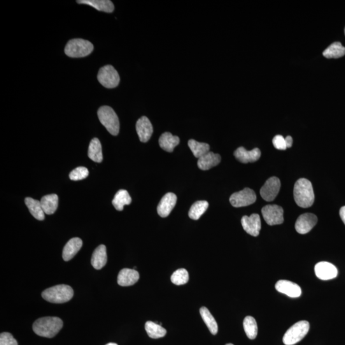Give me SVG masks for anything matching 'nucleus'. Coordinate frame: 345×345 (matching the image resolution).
Instances as JSON below:
<instances>
[{
  "label": "nucleus",
  "instance_id": "nucleus-3",
  "mask_svg": "<svg viewBox=\"0 0 345 345\" xmlns=\"http://www.w3.org/2000/svg\"><path fill=\"white\" fill-rule=\"evenodd\" d=\"M74 295V291L71 286L66 284H60L46 289L42 293V297L46 301L55 304H62L69 301Z\"/></svg>",
  "mask_w": 345,
  "mask_h": 345
},
{
  "label": "nucleus",
  "instance_id": "nucleus-16",
  "mask_svg": "<svg viewBox=\"0 0 345 345\" xmlns=\"http://www.w3.org/2000/svg\"><path fill=\"white\" fill-rule=\"evenodd\" d=\"M277 291L291 298L299 297L302 294L301 288L297 284L288 280H279L275 286Z\"/></svg>",
  "mask_w": 345,
  "mask_h": 345
},
{
  "label": "nucleus",
  "instance_id": "nucleus-10",
  "mask_svg": "<svg viewBox=\"0 0 345 345\" xmlns=\"http://www.w3.org/2000/svg\"><path fill=\"white\" fill-rule=\"evenodd\" d=\"M280 188V180L276 177H270L261 188V197L265 201H273L278 195Z\"/></svg>",
  "mask_w": 345,
  "mask_h": 345
},
{
  "label": "nucleus",
  "instance_id": "nucleus-18",
  "mask_svg": "<svg viewBox=\"0 0 345 345\" xmlns=\"http://www.w3.org/2000/svg\"><path fill=\"white\" fill-rule=\"evenodd\" d=\"M139 279V274L136 270L123 269L119 272L117 282L120 286H129L136 283Z\"/></svg>",
  "mask_w": 345,
  "mask_h": 345
},
{
  "label": "nucleus",
  "instance_id": "nucleus-12",
  "mask_svg": "<svg viewBox=\"0 0 345 345\" xmlns=\"http://www.w3.org/2000/svg\"><path fill=\"white\" fill-rule=\"evenodd\" d=\"M241 223L244 230L248 234L257 237L261 230L260 217L257 214H251L250 216H245L242 218Z\"/></svg>",
  "mask_w": 345,
  "mask_h": 345
},
{
  "label": "nucleus",
  "instance_id": "nucleus-2",
  "mask_svg": "<svg viewBox=\"0 0 345 345\" xmlns=\"http://www.w3.org/2000/svg\"><path fill=\"white\" fill-rule=\"evenodd\" d=\"M294 200L298 206L309 208L314 202V194L311 182L306 179H300L296 182L293 190Z\"/></svg>",
  "mask_w": 345,
  "mask_h": 345
},
{
  "label": "nucleus",
  "instance_id": "nucleus-13",
  "mask_svg": "<svg viewBox=\"0 0 345 345\" xmlns=\"http://www.w3.org/2000/svg\"><path fill=\"white\" fill-rule=\"evenodd\" d=\"M314 272L318 278L321 280H330L337 276V269L332 263L321 262L317 263L314 267Z\"/></svg>",
  "mask_w": 345,
  "mask_h": 345
},
{
  "label": "nucleus",
  "instance_id": "nucleus-30",
  "mask_svg": "<svg viewBox=\"0 0 345 345\" xmlns=\"http://www.w3.org/2000/svg\"><path fill=\"white\" fill-rule=\"evenodd\" d=\"M345 55V48L339 42L330 44L323 52L324 57L327 58H339Z\"/></svg>",
  "mask_w": 345,
  "mask_h": 345
},
{
  "label": "nucleus",
  "instance_id": "nucleus-27",
  "mask_svg": "<svg viewBox=\"0 0 345 345\" xmlns=\"http://www.w3.org/2000/svg\"><path fill=\"white\" fill-rule=\"evenodd\" d=\"M132 199L130 197L129 193L124 190H121L118 191L114 197L112 204L116 210L118 211H122L123 209V207L125 205H128L131 204Z\"/></svg>",
  "mask_w": 345,
  "mask_h": 345
},
{
  "label": "nucleus",
  "instance_id": "nucleus-24",
  "mask_svg": "<svg viewBox=\"0 0 345 345\" xmlns=\"http://www.w3.org/2000/svg\"><path fill=\"white\" fill-rule=\"evenodd\" d=\"M25 202L26 205L29 208L30 213L36 220L39 221L44 220V218H45L44 214L45 213H44L43 207H42L41 202H39L38 200L33 199V198L30 197L26 198Z\"/></svg>",
  "mask_w": 345,
  "mask_h": 345
},
{
  "label": "nucleus",
  "instance_id": "nucleus-20",
  "mask_svg": "<svg viewBox=\"0 0 345 345\" xmlns=\"http://www.w3.org/2000/svg\"><path fill=\"white\" fill-rule=\"evenodd\" d=\"M221 160V155L214 153L212 151H209L206 154L198 158V166L202 170H209L212 167L216 166L220 164Z\"/></svg>",
  "mask_w": 345,
  "mask_h": 345
},
{
  "label": "nucleus",
  "instance_id": "nucleus-39",
  "mask_svg": "<svg viewBox=\"0 0 345 345\" xmlns=\"http://www.w3.org/2000/svg\"><path fill=\"white\" fill-rule=\"evenodd\" d=\"M340 217H341L342 222L345 225V206L341 207L339 211Z\"/></svg>",
  "mask_w": 345,
  "mask_h": 345
},
{
  "label": "nucleus",
  "instance_id": "nucleus-11",
  "mask_svg": "<svg viewBox=\"0 0 345 345\" xmlns=\"http://www.w3.org/2000/svg\"><path fill=\"white\" fill-rule=\"evenodd\" d=\"M318 219L313 214L306 213L298 217L295 223V230L300 234H306L316 225Z\"/></svg>",
  "mask_w": 345,
  "mask_h": 345
},
{
  "label": "nucleus",
  "instance_id": "nucleus-21",
  "mask_svg": "<svg viewBox=\"0 0 345 345\" xmlns=\"http://www.w3.org/2000/svg\"><path fill=\"white\" fill-rule=\"evenodd\" d=\"M107 263L106 248L104 245H100L95 249L93 253L91 263L95 269L100 270L106 265Z\"/></svg>",
  "mask_w": 345,
  "mask_h": 345
},
{
  "label": "nucleus",
  "instance_id": "nucleus-25",
  "mask_svg": "<svg viewBox=\"0 0 345 345\" xmlns=\"http://www.w3.org/2000/svg\"><path fill=\"white\" fill-rule=\"evenodd\" d=\"M41 204L44 213L51 215L58 208V197L55 194L44 196L42 198Z\"/></svg>",
  "mask_w": 345,
  "mask_h": 345
},
{
  "label": "nucleus",
  "instance_id": "nucleus-42",
  "mask_svg": "<svg viewBox=\"0 0 345 345\" xmlns=\"http://www.w3.org/2000/svg\"><path fill=\"white\" fill-rule=\"evenodd\" d=\"M344 35H345V28H344Z\"/></svg>",
  "mask_w": 345,
  "mask_h": 345
},
{
  "label": "nucleus",
  "instance_id": "nucleus-8",
  "mask_svg": "<svg viewBox=\"0 0 345 345\" xmlns=\"http://www.w3.org/2000/svg\"><path fill=\"white\" fill-rule=\"evenodd\" d=\"M256 195L255 191L249 188L235 193L230 198V202L233 207H239L249 206L256 202Z\"/></svg>",
  "mask_w": 345,
  "mask_h": 345
},
{
  "label": "nucleus",
  "instance_id": "nucleus-35",
  "mask_svg": "<svg viewBox=\"0 0 345 345\" xmlns=\"http://www.w3.org/2000/svg\"><path fill=\"white\" fill-rule=\"evenodd\" d=\"M89 175L88 169L85 167H78L71 172L69 175L71 180L78 181L85 179Z\"/></svg>",
  "mask_w": 345,
  "mask_h": 345
},
{
  "label": "nucleus",
  "instance_id": "nucleus-26",
  "mask_svg": "<svg viewBox=\"0 0 345 345\" xmlns=\"http://www.w3.org/2000/svg\"><path fill=\"white\" fill-rule=\"evenodd\" d=\"M88 157L93 161L101 162L103 160L101 142L98 138H94L91 141L88 148Z\"/></svg>",
  "mask_w": 345,
  "mask_h": 345
},
{
  "label": "nucleus",
  "instance_id": "nucleus-31",
  "mask_svg": "<svg viewBox=\"0 0 345 345\" xmlns=\"http://www.w3.org/2000/svg\"><path fill=\"white\" fill-rule=\"evenodd\" d=\"M209 203L207 201H198L191 206L189 216L193 220H198L208 209Z\"/></svg>",
  "mask_w": 345,
  "mask_h": 345
},
{
  "label": "nucleus",
  "instance_id": "nucleus-14",
  "mask_svg": "<svg viewBox=\"0 0 345 345\" xmlns=\"http://www.w3.org/2000/svg\"><path fill=\"white\" fill-rule=\"evenodd\" d=\"M177 197L174 193H168L160 200L157 206L158 215L161 218H166L176 207Z\"/></svg>",
  "mask_w": 345,
  "mask_h": 345
},
{
  "label": "nucleus",
  "instance_id": "nucleus-41",
  "mask_svg": "<svg viewBox=\"0 0 345 345\" xmlns=\"http://www.w3.org/2000/svg\"><path fill=\"white\" fill-rule=\"evenodd\" d=\"M226 345H234V344H232V343H228V344H226Z\"/></svg>",
  "mask_w": 345,
  "mask_h": 345
},
{
  "label": "nucleus",
  "instance_id": "nucleus-19",
  "mask_svg": "<svg viewBox=\"0 0 345 345\" xmlns=\"http://www.w3.org/2000/svg\"><path fill=\"white\" fill-rule=\"evenodd\" d=\"M83 246L82 240L79 238H72L67 242L63 250L62 257L66 262L73 258Z\"/></svg>",
  "mask_w": 345,
  "mask_h": 345
},
{
  "label": "nucleus",
  "instance_id": "nucleus-22",
  "mask_svg": "<svg viewBox=\"0 0 345 345\" xmlns=\"http://www.w3.org/2000/svg\"><path fill=\"white\" fill-rule=\"evenodd\" d=\"M160 147L167 152H172L174 148L180 143V138L178 136H172L170 132L163 133L158 139Z\"/></svg>",
  "mask_w": 345,
  "mask_h": 345
},
{
  "label": "nucleus",
  "instance_id": "nucleus-40",
  "mask_svg": "<svg viewBox=\"0 0 345 345\" xmlns=\"http://www.w3.org/2000/svg\"><path fill=\"white\" fill-rule=\"evenodd\" d=\"M106 345H118L116 343H113V342H110V343L107 344Z\"/></svg>",
  "mask_w": 345,
  "mask_h": 345
},
{
  "label": "nucleus",
  "instance_id": "nucleus-38",
  "mask_svg": "<svg viewBox=\"0 0 345 345\" xmlns=\"http://www.w3.org/2000/svg\"><path fill=\"white\" fill-rule=\"evenodd\" d=\"M285 140H286V146H287V148L291 147V146H292V144H293L292 137H291L290 136H288L287 137H286Z\"/></svg>",
  "mask_w": 345,
  "mask_h": 345
},
{
  "label": "nucleus",
  "instance_id": "nucleus-9",
  "mask_svg": "<svg viewBox=\"0 0 345 345\" xmlns=\"http://www.w3.org/2000/svg\"><path fill=\"white\" fill-rule=\"evenodd\" d=\"M262 213L265 222L270 226L281 225L284 222L283 209L278 205H266L262 209Z\"/></svg>",
  "mask_w": 345,
  "mask_h": 345
},
{
  "label": "nucleus",
  "instance_id": "nucleus-5",
  "mask_svg": "<svg viewBox=\"0 0 345 345\" xmlns=\"http://www.w3.org/2000/svg\"><path fill=\"white\" fill-rule=\"evenodd\" d=\"M94 48L90 41L82 39H74L67 43L65 53L69 57L83 58L90 55Z\"/></svg>",
  "mask_w": 345,
  "mask_h": 345
},
{
  "label": "nucleus",
  "instance_id": "nucleus-6",
  "mask_svg": "<svg viewBox=\"0 0 345 345\" xmlns=\"http://www.w3.org/2000/svg\"><path fill=\"white\" fill-rule=\"evenodd\" d=\"M309 323L306 320L298 321L291 326L284 334L283 341L286 345L297 343L307 335L309 330Z\"/></svg>",
  "mask_w": 345,
  "mask_h": 345
},
{
  "label": "nucleus",
  "instance_id": "nucleus-17",
  "mask_svg": "<svg viewBox=\"0 0 345 345\" xmlns=\"http://www.w3.org/2000/svg\"><path fill=\"white\" fill-rule=\"evenodd\" d=\"M235 157L242 163L254 162L258 160L261 157L260 149L255 148L252 150H247L246 148L239 147L234 151Z\"/></svg>",
  "mask_w": 345,
  "mask_h": 345
},
{
  "label": "nucleus",
  "instance_id": "nucleus-7",
  "mask_svg": "<svg viewBox=\"0 0 345 345\" xmlns=\"http://www.w3.org/2000/svg\"><path fill=\"white\" fill-rule=\"evenodd\" d=\"M97 79L99 82L106 88L116 87L120 80L118 72L110 65H106L100 69Z\"/></svg>",
  "mask_w": 345,
  "mask_h": 345
},
{
  "label": "nucleus",
  "instance_id": "nucleus-32",
  "mask_svg": "<svg viewBox=\"0 0 345 345\" xmlns=\"http://www.w3.org/2000/svg\"><path fill=\"white\" fill-rule=\"evenodd\" d=\"M188 145L191 150L192 151L193 155L198 158L202 157L203 155L206 154L207 153L210 151L209 144L200 143V142L197 141L195 139H190L188 141Z\"/></svg>",
  "mask_w": 345,
  "mask_h": 345
},
{
  "label": "nucleus",
  "instance_id": "nucleus-33",
  "mask_svg": "<svg viewBox=\"0 0 345 345\" xmlns=\"http://www.w3.org/2000/svg\"><path fill=\"white\" fill-rule=\"evenodd\" d=\"M245 332L250 339H255L258 334V325L253 317L246 316L243 322Z\"/></svg>",
  "mask_w": 345,
  "mask_h": 345
},
{
  "label": "nucleus",
  "instance_id": "nucleus-34",
  "mask_svg": "<svg viewBox=\"0 0 345 345\" xmlns=\"http://www.w3.org/2000/svg\"><path fill=\"white\" fill-rule=\"evenodd\" d=\"M171 281L176 285H183L189 281V273L187 270L180 269L177 270L171 277Z\"/></svg>",
  "mask_w": 345,
  "mask_h": 345
},
{
  "label": "nucleus",
  "instance_id": "nucleus-1",
  "mask_svg": "<svg viewBox=\"0 0 345 345\" xmlns=\"http://www.w3.org/2000/svg\"><path fill=\"white\" fill-rule=\"evenodd\" d=\"M63 325L62 320L58 317H44L35 321L33 330L39 336L52 338L62 329Z\"/></svg>",
  "mask_w": 345,
  "mask_h": 345
},
{
  "label": "nucleus",
  "instance_id": "nucleus-4",
  "mask_svg": "<svg viewBox=\"0 0 345 345\" xmlns=\"http://www.w3.org/2000/svg\"><path fill=\"white\" fill-rule=\"evenodd\" d=\"M100 122L113 136H117L120 130V122L115 111L108 106L101 107L97 112Z\"/></svg>",
  "mask_w": 345,
  "mask_h": 345
},
{
  "label": "nucleus",
  "instance_id": "nucleus-23",
  "mask_svg": "<svg viewBox=\"0 0 345 345\" xmlns=\"http://www.w3.org/2000/svg\"><path fill=\"white\" fill-rule=\"evenodd\" d=\"M77 2L79 4L88 5L97 11L107 13H113L115 9L113 4L109 0H78Z\"/></svg>",
  "mask_w": 345,
  "mask_h": 345
},
{
  "label": "nucleus",
  "instance_id": "nucleus-29",
  "mask_svg": "<svg viewBox=\"0 0 345 345\" xmlns=\"http://www.w3.org/2000/svg\"><path fill=\"white\" fill-rule=\"evenodd\" d=\"M145 330L148 336L153 339L163 337L166 334L167 331L159 324L148 321L145 323Z\"/></svg>",
  "mask_w": 345,
  "mask_h": 345
},
{
  "label": "nucleus",
  "instance_id": "nucleus-15",
  "mask_svg": "<svg viewBox=\"0 0 345 345\" xmlns=\"http://www.w3.org/2000/svg\"><path fill=\"white\" fill-rule=\"evenodd\" d=\"M136 129L139 140L146 143L151 138L153 134V126L146 116H142L136 123Z\"/></svg>",
  "mask_w": 345,
  "mask_h": 345
},
{
  "label": "nucleus",
  "instance_id": "nucleus-36",
  "mask_svg": "<svg viewBox=\"0 0 345 345\" xmlns=\"http://www.w3.org/2000/svg\"><path fill=\"white\" fill-rule=\"evenodd\" d=\"M0 345H18V342L9 332H3L0 335Z\"/></svg>",
  "mask_w": 345,
  "mask_h": 345
},
{
  "label": "nucleus",
  "instance_id": "nucleus-28",
  "mask_svg": "<svg viewBox=\"0 0 345 345\" xmlns=\"http://www.w3.org/2000/svg\"><path fill=\"white\" fill-rule=\"evenodd\" d=\"M200 312L202 318L205 324H206L207 327L209 328L210 332H211L212 334L216 335L218 332V325L214 317L212 316L211 312L209 311V310L207 307H201Z\"/></svg>",
  "mask_w": 345,
  "mask_h": 345
},
{
  "label": "nucleus",
  "instance_id": "nucleus-37",
  "mask_svg": "<svg viewBox=\"0 0 345 345\" xmlns=\"http://www.w3.org/2000/svg\"><path fill=\"white\" fill-rule=\"evenodd\" d=\"M272 143L277 150H285L287 148L285 138L281 135H277L275 136L272 140Z\"/></svg>",
  "mask_w": 345,
  "mask_h": 345
}]
</instances>
